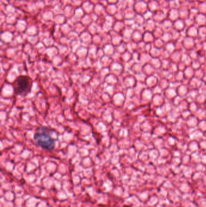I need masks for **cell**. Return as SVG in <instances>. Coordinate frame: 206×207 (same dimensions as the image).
Wrapping results in <instances>:
<instances>
[{"mask_svg":"<svg viewBox=\"0 0 206 207\" xmlns=\"http://www.w3.org/2000/svg\"><path fill=\"white\" fill-rule=\"evenodd\" d=\"M52 131L47 127H39L34 135L36 144L45 150H53L55 147V140L53 137Z\"/></svg>","mask_w":206,"mask_h":207,"instance_id":"6da1fadb","label":"cell"},{"mask_svg":"<svg viewBox=\"0 0 206 207\" xmlns=\"http://www.w3.org/2000/svg\"><path fill=\"white\" fill-rule=\"evenodd\" d=\"M32 86V79L25 75L18 76L13 84L15 93L17 95L26 96L30 93Z\"/></svg>","mask_w":206,"mask_h":207,"instance_id":"7a4b0ae2","label":"cell"}]
</instances>
